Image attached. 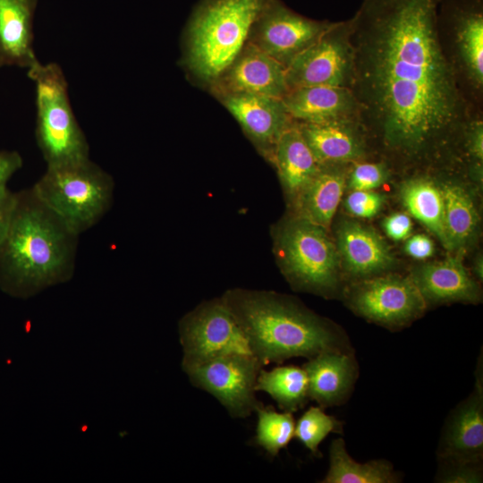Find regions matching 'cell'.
Wrapping results in <instances>:
<instances>
[{"mask_svg": "<svg viewBox=\"0 0 483 483\" xmlns=\"http://www.w3.org/2000/svg\"><path fill=\"white\" fill-rule=\"evenodd\" d=\"M441 186L448 250L464 249L473 239L479 216L470 195L460 183L448 181Z\"/></svg>", "mask_w": 483, "mask_h": 483, "instance_id": "27", "label": "cell"}, {"mask_svg": "<svg viewBox=\"0 0 483 483\" xmlns=\"http://www.w3.org/2000/svg\"><path fill=\"white\" fill-rule=\"evenodd\" d=\"M330 433L342 434L343 423L321 407H310L295 423L294 437L317 457H321L319 444Z\"/></svg>", "mask_w": 483, "mask_h": 483, "instance_id": "30", "label": "cell"}, {"mask_svg": "<svg viewBox=\"0 0 483 483\" xmlns=\"http://www.w3.org/2000/svg\"><path fill=\"white\" fill-rule=\"evenodd\" d=\"M475 271L479 278L482 279V260L479 259L476 263Z\"/></svg>", "mask_w": 483, "mask_h": 483, "instance_id": "39", "label": "cell"}, {"mask_svg": "<svg viewBox=\"0 0 483 483\" xmlns=\"http://www.w3.org/2000/svg\"><path fill=\"white\" fill-rule=\"evenodd\" d=\"M473 391L449 415L437 448L438 459L481 462L483 458V370L479 359Z\"/></svg>", "mask_w": 483, "mask_h": 483, "instance_id": "16", "label": "cell"}, {"mask_svg": "<svg viewBox=\"0 0 483 483\" xmlns=\"http://www.w3.org/2000/svg\"><path fill=\"white\" fill-rule=\"evenodd\" d=\"M258 422L255 440L272 457L286 447L294 437L295 421L292 412H278L260 404L256 410Z\"/></svg>", "mask_w": 483, "mask_h": 483, "instance_id": "29", "label": "cell"}, {"mask_svg": "<svg viewBox=\"0 0 483 483\" xmlns=\"http://www.w3.org/2000/svg\"><path fill=\"white\" fill-rule=\"evenodd\" d=\"M36 93V140L47 165L89 157V145L71 106L64 73L55 63L27 71Z\"/></svg>", "mask_w": 483, "mask_h": 483, "instance_id": "6", "label": "cell"}, {"mask_svg": "<svg viewBox=\"0 0 483 483\" xmlns=\"http://www.w3.org/2000/svg\"><path fill=\"white\" fill-rule=\"evenodd\" d=\"M354 77V49L350 19L333 22L285 69L288 89L306 86H333L352 89Z\"/></svg>", "mask_w": 483, "mask_h": 483, "instance_id": "9", "label": "cell"}, {"mask_svg": "<svg viewBox=\"0 0 483 483\" xmlns=\"http://www.w3.org/2000/svg\"><path fill=\"white\" fill-rule=\"evenodd\" d=\"M262 365L250 353L232 352L186 371L191 383L213 395L233 418H246L261 404L256 383Z\"/></svg>", "mask_w": 483, "mask_h": 483, "instance_id": "10", "label": "cell"}, {"mask_svg": "<svg viewBox=\"0 0 483 483\" xmlns=\"http://www.w3.org/2000/svg\"><path fill=\"white\" fill-rule=\"evenodd\" d=\"M440 2L363 0L350 18L360 123L403 164L462 148L475 113L441 39Z\"/></svg>", "mask_w": 483, "mask_h": 483, "instance_id": "1", "label": "cell"}, {"mask_svg": "<svg viewBox=\"0 0 483 483\" xmlns=\"http://www.w3.org/2000/svg\"><path fill=\"white\" fill-rule=\"evenodd\" d=\"M391 175L385 160H361L349 165L346 183L352 191H373L382 186Z\"/></svg>", "mask_w": 483, "mask_h": 483, "instance_id": "31", "label": "cell"}, {"mask_svg": "<svg viewBox=\"0 0 483 483\" xmlns=\"http://www.w3.org/2000/svg\"><path fill=\"white\" fill-rule=\"evenodd\" d=\"M22 166V158L16 151H0V187L6 185L11 177Z\"/></svg>", "mask_w": 483, "mask_h": 483, "instance_id": "37", "label": "cell"}, {"mask_svg": "<svg viewBox=\"0 0 483 483\" xmlns=\"http://www.w3.org/2000/svg\"><path fill=\"white\" fill-rule=\"evenodd\" d=\"M405 251L417 259H424L432 256L434 244L430 238L424 234H416L411 237L405 244Z\"/></svg>", "mask_w": 483, "mask_h": 483, "instance_id": "38", "label": "cell"}, {"mask_svg": "<svg viewBox=\"0 0 483 483\" xmlns=\"http://www.w3.org/2000/svg\"><path fill=\"white\" fill-rule=\"evenodd\" d=\"M256 391L267 393L283 411L292 413L305 406L309 400L306 372L303 368L296 366L261 369L257 378Z\"/></svg>", "mask_w": 483, "mask_h": 483, "instance_id": "28", "label": "cell"}, {"mask_svg": "<svg viewBox=\"0 0 483 483\" xmlns=\"http://www.w3.org/2000/svg\"><path fill=\"white\" fill-rule=\"evenodd\" d=\"M400 198L407 211L430 230L448 250L441 186L428 176L413 177L402 183Z\"/></svg>", "mask_w": 483, "mask_h": 483, "instance_id": "25", "label": "cell"}, {"mask_svg": "<svg viewBox=\"0 0 483 483\" xmlns=\"http://www.w3.org/2000/svg\"><path fill=\"white\" fill-rule=\"evenodd\" d=\"M267 0H202L188 25L189 67L213 82L233 61Z\"/></svg>", "mask_w": 483, "mask_h": 483, "instance_id": "4", "label": "cell"}, {"mask_svg": "<svg viewBox=\"0 0 483 483\" xmlns=\"http://www.w3.org/2000/svg\"><path fill=\"white\" fill-rule=\"evenodd\" d=\"M336 247L347 270L356 275H376L394 263L385 240L375 230L358 222L341 224Z\"/></svg>", "mask_w": 483, "mask_h": 483, "instance_id": "22", "label": "cell"}, {"mask_svg": "<svg viewBox=\"0 0 483 483\" xmlns=\"http://www.w3.org/2000/svg\"><path fill=\"white\" fill-rule=\"evenodd\" d=\"M400 477L386 460L357 462L347 453L345 442L334 439L329 448V469L323 483H395Z\"/></svg>", "mask_w": 483, "mask_h": 483, "instance_id": "26", "label": "cell"}, {"mask_svg": "<svg viewBox=\"0 0 483 483\" xmlns=\"http://www.w3.org/2000/svg\"><path fill=\"white\" fill-rule=\"evenodd\" d=\"M179 329L185 372L224 354H251L238 321L222 298L204 301L187 313Z\"/></svg>", "mask_w": 483, "mask_h": 483, "instance_id": "8", "label": "cell"}, {"mask_svg": "<svg viewBox=\"0 0 483 483\" xmlns=\"http://www.w3.org/2000/svg\"><path fill=\"white\" fill-rule=\"evenodd\" d=\"M348 302L357 315L391 329L408 326L427 308L411 279L399 275L363 281L350 292Z\"/></svg>", "mask_w": 483, "mask_h": 483, "instance_id": "12", "label": "cell"}, {"mask_svg": "<svg viewBox=\"0 0 483 483\" xmlns=\"http://www.w3.org/2000/svg\"><path fill=\"white\" fill-rule=\"evenodd\" d=\"M277 262L292 286L330 295L340 282V255L326 229L296 215L274 232Z\"/></svg>", "mask_w": 483, "mask_h": 483, "instance_id": "7", "label": "cell"}, {"mask_svg": "<svg viewBox=\"0 0 483 483\" xmlns=\"http://www.w3.org/2000/svg\"><path fill=\"white\" fill-rule=\"evenodd\" d=\"M270 162L281 135L294 123L283 98L247 93L217 96Z\"/></svg>", "mask_w": 483, "mask_h": 483, "instance_id": "14", "label": "cell"}, {"mask_svg": "<svg viewBox=\"0 0 483 483\" xmlns=\"http://www.w3.org/2000/svg\"><path fill=\"white\" fill-rule=\"evenodd\" d=\"M332 23L299 14L280 0H267L253 22L247 40L286 69Z\"/></svg>", "mask_w": 483, "mask_h": 483, "instance_id": "11", "label": "cell"}, {"mask_svg": "<svg viewBox=\"0 0 483 483\" xmlns=\"http://www.w3.org/2000/svg\"><path fill=\"white\" fill-rule=\"evenodd\" d=\"M308 378V395L319 407L344 403L352 394L359 376L354 352H326L302 366Z\"/></svg>", "mask_w": 483, "mask_h": 483, "instance_id": "18", "label": "cell"}, {"mask_svg": "<svg viewBox=\"0 0 483 483\" xmlns=\"http://www.w3.org/2000/svg\"><path fill=\"white\" fill-rule=\"evenodd\" d=\"M426 305L454 301L477 302L480 289L458 258L422 265L410 277Z\"/></svg>", "mask_w": 483, "mask_h": 483, "instance_id": "21", "label": "cell"}, {"mask_svg": "<svg viewBox=\"0 0 483 483\" xmlns=\"http://www.w3.org/2000/svg\"><path fill=\"white\" fill-rule=\"evenodd\" d=\"M438 13L451 28V54L460 83L470 99L483 89V8L481 0L440 2ZM471 101V100H470Z\"/></svg>", "mask_w": 483, "mask_h": 483, "instance_id": "13", "label": "cell"}, {"mask_svg": "<svg viewBox=\"0 0 483 483\" xmlns=\"http://www.w3.org/2000/svg\"><path fill=\"white\" fill-rule=\"evenodd\" d=\"M462 150L470 161V170L479 176L483 160V121L479 114H474L463 131Z\"/></svg>", "mask_w": 483, "mask_h": 483, "instance_id": "33", "label": "cell"}, {"mask_svg": "<svg viewBox=\"0 0 483 483\" xmlns=\"http://www.w3.org/2000/svg\"><path fill=\"white\" fill-rule=\"evenodd\" d=\"M16 201L17 193L12 192L6 185L0 187V246L7 234Z\"/></svg>", "mask_w": 483, "mask_h": 483, "instance_id": "35", "label": "cell"}, {"mask_svg": "<svg viewBox=\"0 0 483 483\" xmlns=\"http://www.w3.org/2000/svg\"><path fill=\"white\" fill-rule=\"evenodd\" d=\"M437 482L478 483L482 482V461L463 462L438 459Z\"/></svg>", "mask_w": 483, "mask_h": 483, "instance_id": "32", "label": "cell"}, {"mask_svg": "<svg viewBox=\"0 0 483 483\" xmlns=\"http://www.w3.org/2000/svg\"><path fill=\"white\" fill-rule=\"evenodd\" d=\"M292 118L297 123H326L360 119V109L349 88L306 86L288 91L283 97Z\"/></svg>", "mask_w": 483, "mask_h": 483, "instance_id": "19", "label": "cell"}, {"mask_svg": "<svg viewBox=\"0 0 483 483\" xmlns=\"http://www.w3.org/2000/svg\"><path fill=\"white\" fill-rule=\"evenodd\" d=\"M383 226L387 236L394 241L405 240L410 236L412 229L411 220L404 213H394L387 216Z\"/></svg>", "mask_w": 483, "mask_h": 483, "instance_id": "36", "label": "cell"}, {"mask_svg": "<svg viewBox=\"0 0 483 483\" xmlns=\"http://www.w3.org/2000/svg\"><path fill=\"white\" fill-rule=\"evenodd\" d=\"M296 123L321 166L350 165L366 160L370 152L360 119Z\"/></svg>", "mask_w": 483, "mask_h": 483, "instance_id": "17", "label": "cell"}, {"mask_svg": "<svg viewBox=\"0 0 483 483\" xmlns=\"http://www.w3.org/2000/svg\"><path fill=\"white\" fill-rule=\"evenodd\" d=\"M38 0H0V67L27 71L39 63L34 50Z\"/></svg>", "mask_w": 483, "mask_h": 483, "instance_id": "20", "label": "cell"}, {"mask_svg": "<svg viewBox=\"0 0 483 483\" xmlns=\"http://www.w3.org/2000/svg\"><path fill=\"white\" fill-rule=\"evenodd\" d=\"M385 202V196L373 191H352L345 199V208L350 214L360 218L377 216Z\"/></svg>", "mask_w": 483, "mask_h": 483, "instance_id": "34", "label": "cell"}, {"mask_svg": "<svg viewBox=\"0 0 483 483\" xmlns=\"http://www.w3.org/2000/svg\"><path fill=\"white\" fill-rule=\"evenodd\" d=\"M40 200L73 233L96 225L114 201L113 176L89 157L55 165L31 187Z\"/></svg>", "mask_w": 483, "mask_h": 483, "instance_id": "5", "label": "cell"}, {"mask_svg": "<svg viewBox=\"0 0 483 483\" xmlns=\"http://www.w3.org/2000/svg\"><path fill=\"white\" fill-rule=\"evenodd\" d=\"M238 321L251 354L262 365L326 352H354L340 327L292 298L273 292L233 289L222 297Z\"/></svg>", "mask_w": 483, "mask_h": 483, "instance_id": "2", "label": "cell"}, {"mask_svg": "<svg viewBox=\"0 0 483 483\" xmlns=\"http://www.w3.org/2000/svg\"><path fill=\"white\" fill-rule=\"evenodd\" d=\"M79 236L32 188L18 192L0 246V285L11 293L29 295L69 280L75 270Z\"/></svg>", "mask_w": 483, "mask_h": 483, "instance_id": "3", "label": "cell"}, {"mask_svg": "<svg viewBox=\"0 0 483 483\" xmlns=\"http://www.w3.org/2000/svg\"><path fill=\"white\" fill-rule=\"evenodd\" d=\"M348 167L321 166L292 200L295 215L327 229L342 199Z\"/></svg>", "mask_w": 483, "mask_h": 483, "instance_id": "23", "label": "cell"}, {"mask_svg": "<svg viewBox=\"0 0 483 483\" xmlns=\"http://www.w3.org/2000/svg\"><path fill=\"white\" fill-rule=\"evenodd\" d=\"M213 84L216 96L247 93L283 98L289 91L285 68L248 40Z\"/></svg>", "mask_w": 483, "mask_h": 483, "instance_id": "15", "label": "cell"}, {"mask_svg": "<svg viewBox=\"0 0 483 483\" xmlns=\"http://www.w3.org/2000/svg\"><path fill=\"white\" fill-rule=\"evenodd\" d=\"M271 163L275 165L281 183L292 200L321 168L296 122L279 138Z\"/></svg>", "mask_w": 483, "mask_h": 483, "instance_id": "24", "label": "cell"}]
</instances>
